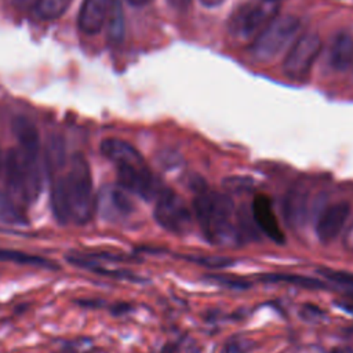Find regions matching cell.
<instances>
[{"label": "cell", "mask_w": 353, "mask_h": 353, "mask_svg": "<svg viewBox=\"0 0 353 353\" xmlns=\"http://www.w3.org/2000/svg\"><path fill=\"white\" fill-rule=\"evenodd\" d=\"M193 214L204 239L215 245H239L241 234L237 225V210L230 196L210 190L205 185L196 189Z\"/></svg>", "instance_id": "1"}, {"label": "cell", "mask_w": 353, "mask_h": 353, "mask_svg": "<svg viewBox=\"0 0 353 353\" xmlns=\"http://www.w3.org/2000/svg\"><path fill=\"white\" fill-rule=\"evenodd\" d=\"M65 179L70 208V222L84 225L91 219L94 211L91 168L84 154L74 153L70 157Z\"/></svg>", "instance_id": "2"}, {"label": "cell", "mask_w": 353, "mask_h": 353, "mask_svg": "<svg viewBox=\"0 0 353 353\" xmlns=\"http://www.w3.org/2000/svg\"><path fill=\"white\" fill-rule=\"evenodd\" d=\"M301 19L295 15H276L252 40L251 57L258 62H269L291 46L301 32Z\"/></svg>", "instance_id": "3"}, {"label": "cell", "mask_w": 353, "mask_h": 353, "mask_svg": "<svg viewBox=\"0 0 353 353\" xmlns=\"http://www.w3.org/2000/svg\"><path fill=\"white\" fill-rule=\"evenodd\" d=\"M279 0H247L228 19V30L237 40L255 39L279 14Z\"/></svg>", "instance_id": "4"}, {"label": "cell", "mask_w": 353, "mask_h": 353, "mask_svg": "<svg viewBox=\"0 0 353 353\" xmlns=\"http://www.w3.org/2000/svg\"><path fill=\"white\" fill-rule=\"evenodd\" d=\"M153 215L156 222L167 232L185 236L193 228V212L171 189L163 188L156 196Z\"/></svg>", "instance_id": "5"}, {"label": "cell", "mask_w": 353, "mask_h": 353, "mask_svg": "<svg viewBox=\"0 0 353 353\" xmlns=\"http://www.w3.org/2000/svg\"><path fill=\"white\" fill-rule=\"evenodd\" d=\"M321 39L317 33L298 36L284 57L283 73L291 80L306 79L321 51Z\"/></svg>", "instance_id": "6"}, {"label": "cell", "mask_w": 353, "mask_h": 353, "mask_svg": "<svg viewBox=\"0 0 353 353\" xmlns=\"http://www.w3.org/2000/svg\"><path fill=\"white\" fill-rule=\"evenodd\" d=\"M117 181L120 188L125 192L137 194L145 200L156 199L163 189L157 179L150 172L148 164L145 165H121L116 167Z\"/></svg>", "instance_id": "7"}, {"label": "cell", "mask_w": 353, "mask_h": 353, "mask_svg": "<svg viewBox=\"0 0 353 353\" xmlns=\"http://www.w3.org/2000/svg\"><path fill=\"white\" fill-rule=\"evenodd\" d=\"M350 214L347 201H338L327 205L319 215L316 222V234L323 244L334 241L343 230Z\"/></svg>", "instance_id": "8"}, {"label": "cell", "mask_w": 353, "mask_h": 353, "mask_svg": "<svg viewBox=\"0 0 353 353\" xmlns=\"http://www.w3.org/2000/svg\"><path fill=\"white\" fill-rule=\"evenodd\" d=\"M251 215L261 233L277 244L284 243V234L280 229L279 221L272 207V201L268 196L261 193L255 194L251 204Z\"/></svg>", "instance_id": "9"}, {"label": "cell", "mask_w": 353, "mask_h": 353, "mask_svg": "<svg viewBox=\"0 0 353 353\" xmlns=\"http://www.w3.org/2000/svg\"><path fill=\"white\" fill-rule=\"evenodd\" d=\"M101 153L116 167L121 165H145L142 154L127 141L120 138H106L99 145Z\"/></svg>", "instance_id": "10"}, {"label": "cell", "mask_w": 353, "mask_h": 353, "mask_svg": "<svg viewBox=\"0 0 353 353\" xmlns=\"http://www.w3.org/2000/svg\"><path fill=\"white\" fill-rule=\"evenodd\" d=\"M112 0H83L77 25L84 34H97L106 22Z\"/></svg>", "instance_id": "11"}, {"label": "cell", "mask_w": 353, "mask_h": 353, "mask_svg": "<svg viewBox=\"0 0 353 353\" xmlns=\"http://www.w3.org/2000/svg\"><path fill=\"white\" fill-rule=\"evenodd\" d=\"M309 193L302 186L291 188L283 200V215L290 228H302L307 216Z\"/></svg>", "instance_id": "12"}, {"label": "cell", "mask_w": 353, "mask_h": 353, "mask_svg": "<svg viewBox=\"0 0 353 353\" xmlns=\"http://www.w3.org/2000/svg\"><path fill=\"white\" fill-rule=\"evenodd\" d=\"M330 66L336 72H346L353 66V36L346 32L336 33L328 48Z\"/></svg>", "instance_id": "13"}, {"label": "cell", "mask_w": 353, "mask_h": 353, "mask_svg": "<svg viewBox=\"0 0 353 353\" xmlns=\"http://www.w3.org/2000/svg\"><path fill=\"white\" fill-rule=\"evenodd\" d=\"M50 203L54 218L65 225L70 222V208L66 192V179L65 175H52L51 189H50Z\"/></svg>", "instance_id": "14"}, {"label": "cell", "mask_w": 353, "mask_h": 353, "mask_svg": "<svg viewBox=\"0 0 353 353\" xmlns=\"http://www.w3.org/2000/svg\"><path fill=\"white\" fill-rule=\"evenodd\" d=\"M105 23L108 26L109 40L112 43H120L124 36V15L119 0H112Z\"/></svg>", "instance_id": "15"}, {"label": "cell", "mask_w": 353, "mask_h": 353, "mask_svg": "<svg viewBox=\"0 0 353 353\" xmlns=\"http://www.w3.org/2000/svg\"><path fill=\"white\" fill-rule=\"evenodd\" d=\"M123 188H108L103 192V203L117 215H130L134 210L132 201Z\"/></svg>", "instance_id": "16"}, {"label": "cell", "mask_w": 353, "mask_h": 353, "mask_svg": "<svg viewBox=\"0 0 353 353\" xmlns=\"http://www.w3.org/2000/svg\"><path fill=\"white\" fill-rule=\"evenodd\" d=\"M262 281L266 283H288L292 285L303 287V288H324V283L306 277V276H298V274H279V273H272V274H262L259 276Z\"/></svg>", "instance_id": "17"}, {"label": "cell", "mask_w": 353, "mask_h": 353, "mask_svg": "<svg viewBox=\"0 0 353 353\" xmlns=\"http://www.w3.org/2000/svg\"><path fill=\"white\" fill-rule=\"evenodd\" d=\"M72 0H36V12L43 19H57L69 7Z\"/></svg>", "instance_id": "18"}, {"label": "cell", "mask_w": 353, "mask_h": 353, "mask_svg": "<svg viewBox=\"0 0 353 353\" xmlns=\"http://www.w3.org/2000/svg\"><path fill=\"white\" fill-rule=\"evenodd\" d=\"M0 261H8V262H15L22 265H36V266H50V268L54 266L52 263H50L48 261L40 256H34V255L14 251V250H1V248H0Z\"/></svg>", "instance_id": "19"}, {"label": "cell", "mask_w": 353, "mask_h": 353, "mask_svg": "<svg viewBox=\"0 0 353 353\" xmlns=\"http://www.w3.org/2000/svg\"><path fill=\"white\" fill-rule=\"evenodd\" d=\"M223 188L228 192L233 193H241V192H250L254 188V179L250 176H241V175H232L226 176L222 181Z\"/></svg>", "instance_id": "20"}, {"label": "cell", "mask_w": 353, "mask_h": 353, "mask_svg": "<svg viewBox=\"0 0 353 353\" xmlns=\"http://www.w3.org/2000/svg\"><path fill=\"white\" fill-rule=\"evenodd\" d=\"M189 258V261H193L199 265H203L205 268L210 269H222L226 266L233 265V261L230 258H225V256H212V255H204V256H196V255H190L186 256Z\"/></svg>", "instance_id": "21"}, {"label": "cell", "mask_w": 353, "mask_h": 353, "mask_svg": "<svg viewBox=\"0 0 353 353\" xmlns=\"http://www.w3.org/2000/svg\"><path fill=\"white\" fill-rule=\"evenodd\" d=\"M319 273L327 279L328 281L345 285V287H353V273L343 272V270H334V269H319Z\"/></svg>", "instance_id": "22"}, {"label": "cell", "mask_w": 353, "mask_h": 353, "mask_svg": "<svg viewBox=\"0 0 353 353\" xmlns=\"http://www.w3.org/2000/svg\"><path fill=\"white\" fill-rule=\"evenodd\" d=\"M252 346V342L247 338H232L225 343L221 353H247Z\"/></svg>", "instance_id": "23"}, {"label": "cell", "mask_w": 353, "mask_h": 353, "mask_svg": "<svg viewBox=\"0 0 353 353\" xmlns=\"http://www.w3.org/2000/svg\"><path fill=\"white\" fill-rule=\"evenodd\" d=\"M210 280H214L216 284L225 285L228 288H234V290H245L250 287V283L237 279V277H232V276H225V274H211L208 276Z\"/></svg>", "instance_id": "24"}, {"label": "cell", "mask_w": 353, "mask_h": 353, "mask_svg": "<svg viewBox=\"0 0 353 353\" xmlns=\"http://www.w3.org/2000/svg\"><path fill=\"white\" fill-rule=\"evenodd\" d=\"M299 314L303 320L309 321V323H319L324 319V313L313 305H303L302 309L299 310Z\"/></svg>", "instance_id": "25"}, {"label": "cell", "mask_w": 353, "mask_h": 353, "mask_svg": "<svg viewBox=\"0 0 353 353\" xmlns=\"http://www.w3.org/2000/svg\"><path fill=\"white\" fill-rule=\"evenodd\" d=\"M343 245L346 250L349 251H353V221L352 223L349 225L346 233H345V237H343Z\"/></svg>", "instance_id": "26"}, {"label": "cell", "mask_w": 353, "mask_h": 353, "mask_svg": "<svg viewBox=\"0 0 353 353\" xmlns=\"http://www.w3.org/2000/svg\"><path fill=\"white\" fill-rule=\"evenodd\" d=\"M167 1H168V4H170L172 8H175V10H178V11H183V10H186V8L189 7V4H190L192 0H167Z\"/></svg>", "instance_id": "27"}, {"label": "cell", "mask_w": 353, "mask_h": 353, "mask_svg": "<svg viewBox=\"0 0 353 353\" xmlns=\"http://www.w3.org/2000/svg\"><path fill=\"white\" fill-rule=\"evenodd\" d=\"M295 353H325V352L317 346H305V347H299Z\"/></svg>", "instance_id": "28"}, {"label": "cell", "mask_w": 353, "mask_h": 353, "mask_svg": "<svg viewBox=\"0 0 353 353\" xmlns=\"http://www.w3.org/2000/svg\"><path fill=\"white\" fill-rule=\"evenodd\" d=\"M125 1L134 7H143V6L150 4L153 0H125Z\"/></svg>", "instance_id": "29"}, {"label": "cell", "mask_w": 353, "mask_h": 353, "mask_svg": "<svg viewBox=\"0 0 353 353\" xmlns=\"http://www.w3.org/2000/svg\"><path fill=\"white\" fill-rule=\"evenodd\" d=\"M199 1L205 7H216V6H221L225 0H199Z\"/></svg>", "instance_id": "30"}, {"label": "cell", "mask_w": 353, "mask_h": 353, "mask_svg": "<svg viewBox=\"0 0 353 353\" xmlns=\"http://www.w3.org/2000/svg\"><path fill=\"white\" fill-rule=\"evenodd\" d=\"M332 353H353V347L350 346H338L334 349Z\"/></svg>", "instance_id": "31"}, {"label": "cell", "mask_w": 353, "mask_h": 353, "mask_svg": "<svg viewBox=\"0 0 353 353\" xmlns=\"http://www.w3.org/2000/svg\"><path fill=\"white\" fill-rule=\"evenodd\" d=\"M3 170V159H1V150H0V172Z\"/></svg>", "instance_id": "32"}, {"label": "cell", "mask_w": 353, "mask_h": 353, "mask_svg": "<svg viewBox=\"0 0 353 353\" xmlns=\"http://www.w3.org/2000/svg\"><path fill=\"white\" fill-rule=\"evenodd\" d=\"M17 1H19V3H29V1H32V0H17ZM36 1V0H34Z\"/></svg>", "instance_id": "33"}, {"label": "cell", "mask_w": 353, "mask_h": 353, "mask_svg": "<svg viewBox=\"0 0 353 353\" xmlns=\"http://www.w3.org/2000/svg\"><path fill=\"white\" fill-rule=\"evenodd\" d=\"M279 1H280V0H279Z\"/></svg>", "instance_id": "34"}]
</instances>
